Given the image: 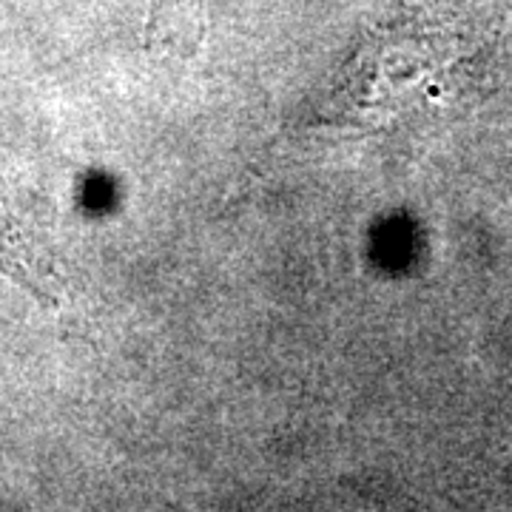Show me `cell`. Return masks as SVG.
I'll list each match as a JSON object with an SVG mask.
<instances>
[{
	"label": "cell",
	"mask_w": 512,
	"mask_h": 512,
	"mask_svg": "<svg viewBox=\"0 0 512 512\" xmlns=\"http://www.w3.org/2000/svg\"><path fill=\"white\" fill-rule=\"evenodd\" d=\"M208 0H148L146 43L165 57H191L205 40Z\"/></svg>",
	"instance_id": "obj_1"
}]
</instances>
